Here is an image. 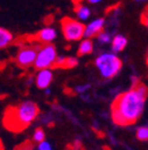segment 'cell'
I'll list each match as a JSON object with an SVG mask.
<instances>
[{"label": "cell", "mask_w": 148, "mask_h": 150, "mask_svg": "<svg viewBox=\"0 0 148 150\" xmlns=\"http://www.w3.org/2000/svg\"><path fill=\"white\" fill-rule=\"evenodd\" d=\"M141 23L148 29V6L145 8V11L141 14Z\"/></svg>", "instance_id": "20"}, {"label": "cell", "mask_w": 148, "mask_h": 150, "mask_svg": "<svg viewBox=\"0 0 148 150\" xmlns=\"http://www.w3.org/2000/svg\"><path fill=\"white\" fill-rule=\"evenodd\" d=\"M135 136L140 142H148V125H141L136 127Z\"/></svg>", "instance_id": "15"}, {"label": "cell", "mask_w": 148, "mask_h": 150, "mask_svg": "<svg viewBox=\"0 0 148 150\" xmlns=\"http://www.w3.org/2000/svg\"><path fill=\"white\" fill-rule=\"evenodd\" d=\"M95 49V43L91 38H82L78 42V48H77V54L80 56H85V55H90L92 54Z\"/></svg>", "instance_id": "12"}, {"label": "cell", "mask_w": 148, "mask_h": 150, "mask_svg": "<svg viewBox=\"0 0 148 150\" xmlns=\"http://www.w3.org/2000/svg\"><path fill=\"white\" fill-rule=\"evenodd\" d=\"M58 59V51L53 44H43L37 48V56L33 67L39 69H52L56 66Z\"/></svg>", "instance_id": "4"}, {"label": "cell", "mask_w": 148, "mask_h": 150, "mask_svg": "<svg viewBox=\"0 0 148 150\" xmlns=\"http://www.w3.org/2000/svg\"><path fill=\"white\" fill-rule=\"evenodd\" d=\"M95 67L97 68L100 75L103 79H113L122 69V60L117 56V54L113 51L101 52L94 61Z\"/></svg>", "instance_id": "3"}, {"label": "cell", "mask_w": 148, "mask_h": 150, "mask_svg": "<svg viewBox=\"0 0 148 150\" xmlns=\"http://www.w3.org/2000/svg\"><path fill=\"white\" fill-rule=\"evenodd\" d=\"M148 98V88L141 82L115 97L112 104V119L119 126L135 124L142 116Z\"/></svg>", "instance_id": "1"}, {"label": "cell", "mask_w": 148, "mask_h": 150, "mask_svg": "<svg viewBox=\"0 0 148 150\" xmlns=\"http://www.w3.org/2000/svg\"><path fill=\"white\" fill-rule=\"evenodd\" d=\"M112 33H110L109 31H105V30H103L101 33H98L97 36H96V40H97V42L100 43V44H102V45H105V44H110V41H112Z\"/></svg>", "instance_id": "16"}, {"label": "cell", "mask_w": 148, "mask_h": 150, "mask_svg": "<svg viewBox=\"0 0 148 150\" xmlns=\"http://www.w3.org/2000/svg\"><path fill=\"white\" fill-rule=\"evenodd\" d=\"M37 150H53V149H52L51 143L45 139L40 143H37Z\"/></svg>", "instance_id": "18"}, {"label": "cell", "mask_w": 148, "mask_h": 150, "mask_svg": "<svg viewBox=\"0 0 148 150\" xmlns=\"http://www.w3.org/2000/svg\"><path fill=\"white\" fill-rule=\"evenodd\" d=\"M37 48L33 44H25L22 45L15 55V62L22 68H29L34 64L36 56H37Z\"/></svg>", "instance_id": "6"}, {"label": "cell", "mask_w": 148, "mask_h": 150, "mask_svg": "<svg viewBox=\"0 0 148 150\" xmlns=\"http://www.w3.org/2000/svg\"><path fill=\"white\" fill-rule=\"evenodd\" d=\"M136 3H143V1H147V0H134Z\"/></svg>", "instance_id": "22"}, {"label": "cell", "mask_w": 148, "mask_h": 150, "mask_svg": "<svg viewBox=\"0 0 148 150\" xmlns=\"http://www.w3.org/2000/svg\"><path fill=\"white\" fill-rule=\"evenodd\" d=\"M127 44H128L127 37L121 35V33H116L112 37V41H110V49H112L113 52L119 54L126 49Z\"/></svg>", "instance_id": "10"}, {"label": "cell", "mask_w": 148, "mask_h": 150, "mask_svg": "<svg viewBox=\"0 0 148 150\" xmlns=\"http://www.w3.org/2000/svg\"><path fill=\"white\" fill-rule=\"evenodd\" d=\"M53 80L52 69H39L34 76V83L39 89H46L51 86Z\"/></svg>", "instance_id": "9"}, {"label": "cell", "mask_w": 148, "mask_h": 150, "mask_svg": "<svg viewBox=\"0 0 148 150\" xmlns=\"http://www.w3.org/2000/svg\"><path fill=\"white\" fill-rule=\"evenodd\" d=\"M90 88H91L90 83H83V85H80V86H77L75 89H76V92L78 93V94H85V93H87V91H89Z\"/></svg>", "instance_id": "19"}, {"label": "cell", "mask_w": 148, "mask_h": 150, "mask_svg": "<svg viewBox=\"0 0 148 150\" xmlns=\"http://www.w3.org/2000/svg\"><path fill=\"white\" fill-rule=\"evenodd\" d=\"M146 61H147V67H148V51H147V60Z\"/></svg>", "instance_id": "23"}, {"label": "cell", "mask_w": 148, "mask_h": 150, "mask_svg": "<svg viewBox=\"0 0 148 150\" xmlns=\"http://www.w3.org/2000/svg\"><path fill=\"white\" fill-rule=\"evenodd\" d=\"M85 1H87L88 4H90V5H97V4L102 3L103 0H85Z\"/></svg>", "instance_id": "21"}, {"label": "cell", "mask_w": 148, "mask_h": 150, "mask_svg": "<svg viewBox=\"0 0 148 150\" xmlns=\"http://www.w3.org/2000/svg\"><path fill=\"white\" fill-rule=\"evenodd\" d=\"M32 139H33V142H36V143H40V142L45 141V131H44V129L37 127V129L34 130L33 135H32Z\"/></svg>", "instance_id": "17"}, {"label": "cell", "mask_w": 148, "mask_h": 150, "mask_svg": "<svg viewBox=\"0 0 148 150\" xmlns=\"http://www.w3.org/2000/svg\"><path fill=\"white\" fill-rule=\"evenodd\" d=\"M75 14H76V19H78L80 22H85V21H89V18L91 17V10L90 7L87 5V4H83V3H78V4H75Z\"/></svg>", "instance_id": "11"}, {"label": "cell", "mask_w": 148, "mask_h": 150, "mask_svg": "<svg viewBox=\"0 0 148 150\" xmlns=\"http://www.w3.org/2000/svg\"><path fill=\"white\" fill-rule=\"evenodd\" d=\"M13 40H14L13 33L10 30L0 26V50L10 47L13 43Z\"/></svg>", "instance_id": "14"}, {"label": "cell", "mask_w": 148, "mask_h": 150, "mask_svg": "<svg viewBox=\"0 0 148 150\" xmlns=\"http://www.w3.org/2000/svg\"><path fill=\"white\" fill-rule=\"evenodd\" d=\"M39 113L40 110L34 101L25 100L6 110V113L4 116V124L8 130L19 132L30 126L38 118Z\"/></svg>", "instance_id": "2"}, {"label": "cell", "mask_w": 148, "mask_h": 150, "mask_svg": "<svg viewBox=\"0 0 148 150\" xmlns=\"http://www.w3.org/2000/svg\"><path fill=\"white\" fill-rule=\"evenodd\" d=\"M84 28L85 24L76 18L64 17L61 21L62 33L68 42H80L84 38Z\"/></svg>", "instance_id": "5"}, {"label": "cell", "mask_w": 148, "mask_h": 150, "mask_svg": "<svg viewBox=\"0 0 148 150\" xmlns=\"http://www.w3.org/2000/svg\"><path fill=\"white\" fill-rule=\"evenodd\" d=\"M57 37H58V31L56 30V28L49 25L37 32L33 37V40L38 44L43 45V44H52L57 40Z\"/></svg>", "instance_id": "7"}, {"label": "cell", "mask_w": 148, "mask_h": 150, "mask_svg": "<svg viewBox=\"0 0 148 150\" xmlns=\"http://www.w3.org/2000/svg\"><path fill=\"white\" fill-rule=\"evenodd\" d=\"M78 64V59L75 56H59L56 61V66L54 67H61L64 69H71L75 68Z\"/></svg>", "instance_id": "13"}, {"label": "cell", "mask_w": 148, "mask_h": 150, "mask_svg": "<svg viewBox=\"0 0 148 150\" xmlns=\"http://www.w3.org/2000/svg\"><path fill=\"white\" fill-rule=\"evenodd\" d=\"M105 19L102 17L95 18V19L90 21L88 24H85L84 28V37L85 38H95V37L101 33L105 29Z\"/></svg>", "instance_id": "8"}]
</instances>
